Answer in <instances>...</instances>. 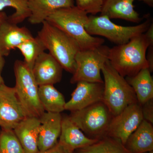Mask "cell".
Returning <instances> with one entry per match:
<instances>
[{"mask_svg":"<svg viewBox=\"0 0 153 153\" xmlns=\"http://www.w3.org/2000/svg\"><path fill=\"white\" fill-rule=\"evenodd\" d=\"M153 41L145 33L131 38L127 43L110 48L108 60L114 68L123 77L134 76L144 68L149 69L147 50Z\"/></svg>","mask_w":153,"mask_h":153,"instance_id":"obj_1","label":"cell"},{"mask_svg":"<svg viewBox=\"0 0 153 153\" xmlns=\"http://www.w3.org/2000/svg\"><path fill=\"white\" fill-rule=\"evenodd\" d=\"M87 14L74 6L55 11L46 21L74 39L80 50H87L98 47L105 42L103 38L93 37L86 32L85 27L88 20Z\"/></svg>","mask_w":153,"mask_h":153,"instance_id":"obj_2","label":"cell"},{"mask_svg":"<svg viewBox=\"0 0 153 153\" xmlns=\"http://www.w3.org/2000/svg\"><path fill=\"white\" fill-rule=\"evenodd\" d=\"M37 36L63 69L74 74L76 69L75 57L80 50L76 41L47 21L42 23Z\"/></svg>","mask_w":153,"mask_h":153,"instance_id":"obj_3","label":"cell"},{"mask_svg":"<svg viewBox=\"0 0 153 153\" xmlns=\"http://www.w3.org/2000/svg\"><path fill=\"white\" fill-rule=\"evenodd\" d=\"M101 71L104 77L102 101L114 116L130 105L137 103L133 88L112 67L109 60L105 63Z\"/></svg>","mask_w":153,"mask_h":153,"instance_id":"obj_4","label":"cell"},{"mask_svg":"<svg viewBox=\"0 0 153 153\" xmlns=\"http://www.w3.org/2000/svg\"><path fill=\"white\" fill-rule=\"evenodd\" d=\"M152 20L148 16L146 21L136 26H122L116 25L106 16H88L85 25L87 33L91 36H102L117 45L127 43L131 38L146 32Z\"/></svg>","mask_w":153,"mask_h":153,"instance_id":"obj_5","label":"cell"},{"mask_svg":"<svg viewBox=\"0 0 153 153\" xmlns=\"http://www.w3.org/2000/svg\"><path fill=\"white\" fill-rule=\"evenodd\" d=\"M14 71L16 81L14 88L26 116L40 118L45 111L39 100V86L32 69L24 61L17 60Z\"/></svg>","mask_w":153,"mask_h":153,"instance_id":"obj_6","label":"cell"},{"mask_svg":"<svg viewBox=\"0 0 153 153\" xmlns=\"http://www.w3.org/2000/svg\"><path fill=\"white\" fill-rule=\"evenodd\" d=\"M68 116L88 137L98 140L107 136L110 124L114 117L103 101L71 112Z\"/></svg>","mask_w":153,"mask_h":153,"instance_id":"obj_7","label":"cell"},{"mask_svg":"<svg viewBox=\"0 0 153 153\" xmlns=\"http://www.w3.org/2000/svg\"><path fill=\"white\" fill-rule=\"evenodd\" d=\"M110 49L102 44L93 49L79 51L75 57L76 69L70 82L75 84L86 81L103 83L100 71L108 60Z\"/></svg>","mask_w":153,"mask_h":153,"instance_id":"obj_8","label":"cell"},{"mask_svg":"<svg viewBox=\"0 0 153 153\" xmlns=\"http://www.w3.org/2000/svg\"><path fill=\"white\" fill-rule=\"evenodd\" d=\"M143 119L141 106L138 102L130 105L113 117L107 136L117 139L124 145Z\"/></svg>","mask_w":153,"mask_h":153,"instance_id":"obj_9","label":"cell"},{"mask_svg":"<svg viewBox=\"0 0 153 153\" xmlns=\"http://www.w3.org/2000/svg\"><path fill=\"white\" fill-rule=\"evenodd\" d=\"M14 87L0 85V127L13 130L26 117Z\"/></svg>","mask_w":153,"mask_h":153,"instance_id":"obj_10","label":"cell"},{"mask_svg":"<svg viewBox=\"0 0 153 153\" xmlns=\"http://www.w3.org/2000/svg\"><path fill=\"white\" fill-rule=\"evenodd\" d=\"M71 98L66 102L65 110L76 111L102 101L104 85L99 82L79 81L76 83Z\"/></svg>","mask_w":153,"mask_h":153,"instance_id":"obj_11","label":"cell"},{"mask_svg":"<svg viewBox=\"0 0 153 153\" xmlns=\"http://www.w3.org/2000/svg\"><path fill=\"white\" fill-rule=\"evenodd\" d=\"M59 139L58 144L65 152H74V151L86 147L98 141L85 135L68 116H62Z\"/></svg>","mask_w":153,"mask_h":153,"instance_id":"obj_12","label":"cell"},{"mask_svg":"<svg viewBox=\"0 0 153 153\" xmlns=\"http://www.w3.org/2000/svg\"><path fill=\"white\" fill-rule=\"evenodd\" d=\"M63 68L49 53L45 52L36 60L32 72L38 86L53 85L62 79Z\"/></svg>","mask_w":153,"mask_h":153,"instance_id":"obj_13","label":"cell"},{"mask_svg":"<svg viewBox=\"0 0 153 153\" xmlns=\"http://www.w3.org/2000/svg\"><path fill=\"white\" fill-rule=\"evenodd\" d=\"M40 118L41 125L38 139L39 151L47 150L58 143L61 133V113L45 111Z\"/></svg>","mask_w":153,"mask_h":153,"instance_id":"obj_14","label":"cell"},{"mask_svg":"<svg viewBox=\"0 0 153 153\" xmlns=\"http://www.w3.org/2000/svg\"><path fill=\"white\" fill-rule=\"evenodd\" d=\"M33 37L27 28L19 27L7 19L0 25V55L7 56L12 49Z\"/></svg>","mask_w":153,"mask_h":153,"instance_id":"obj_15","label":"cell"},{"mask_svg":"<svg viewBox=\"0 0 153 153\" xmlns=\"http://www.w3.org/2000/svg\"><path fill=\"white\" fill-rule=\"evenodd\" d=\"M40 125L39 118L26 117L14 129L25 153L39 152L38 139Z\"/></svg>","mask_w":153,"mask_h":153,"instance_id":"obj_16","label":"cell"},{"mask_svg":"<svg viewBox=\"0 0 153 153\" xmlns=\"http://www.w3.org/2000/svg\"><path fill=\"white\" fill-rule=\"evenodd\" d=\"M32 25L42 24L57 10L74 6V0H27Z\"/></svg>","mask_w":153,"mask_h":153,"instance_id":"obj_17","label":"cell"},{"mask_svg":"<svg viewBox=\"0 0 153 153\" xmlns=\"http://www.w3.org/2000/svg\"><path fill=\"white\" fill-rule=\"evenodd\" d=\"M135 0H103L101 15L110 19H121L139 23L142 19L134 8Z\"/></svg>","mask_w":153,"mask_h":153,"instance_id":"obj_18","label":"cell"},{"mask_svg":"<svg viewBox=\"0 0 153 153\" xmlns=\"http://www.w3.org/2000/svg\"><path fill=\"white\" fill-rule=\"evenodd\" d=\"M153 124L143 119L130 135L125 144L129 153H143L153 151Z\"/></svg>","mask_w":153,"mask_h":153,"instance_id":"obj_19","label":"cell"},{"mask_svg":"<svg viewBox=\"0 0 153 153\" xmlns=\"http://www.w3.org/2000/svg\"><path fill=\"white\" fill-rule=\"evenodd\" d=\"M126 79L133 88L140 105L153 99V77L149 68L142 69L134 76Z\"/></svg>","mask_w":153,"mask_h":153,"instance_id":"obj_20","label":"cell"},{"mask_svg":"<svg viewBox=\"0 0 153 153\" xmlns=\"http://www.w3.org/2000/svg\"><path fill=\"white\" fill-rule=\"evenodd\" d=\"M38 95L41 105L46 112L61 113L65 110L66 102L64 96L54 85L39 86Z\"/></svg>","mask_w":153,"mask_h":153,"instance_id":"obj_21","label":"cell"},{"mask_svg":"<svg viewBox=\"0 0 153 153\" xmlns=\"http://www.w3.org/2000/svg\"><path fill=\"white\" fill-rule=\"evenodd\" d=\"M76 153H129L119 140L106 136L93 144L76 150Z\"/></svg>","mask_w":153,"mask_h":153,"instance_id":"obj_22","label":"cell"},{"mask_svg":"<svg viewBox=\"0 0 153 153\" xmlns=\"http://www.w3.org/2000/svg\"><path fill=\"white\" fill-rule=\"evenodd\" d=\"M24 57V62L32 69L38 56L47 50L38 36L25 41L17 47Z\"/></svg>","mask_w":153,"mask_h":153,"instance_id":"obj_23","label":"cell"},{"mask_svg":"<svg viewBox=\"0 0 153 153\" xmlns=\"http://www.w3.org/2000/svg\"><path fill=\"white\" fill-rule=\"evenodd\" d=\"M8 7L15 10L13 14L8 16L7 20L11 23L18 25L30 16L27 0H0V11Z\"/></svg>","mask_w":153,"mask_h":153,"instance_id":"obj_24","label":"cell"},{"mask_svg":"<svg viewBox=\"0 0 153 153\" xmlns=\"http://www.w3.org/2000/svg\"><path fill=\"white\" fill-rule=\"evenodd\" d=\"M0 153H25L13 130L1 129Z\"/></svg>","mask_w":153,"mask_h":153,"instance_id":"obj_25","label":"cell"},{"mask_svg":"<svg viewBox=\"0 0 153 153\" xmlns=\"http://www.w3.org/2000/svg\"><path fill=\"white\" fill-rule=\"evenodd\" d=\"M76 7L87 14L95 16L101 13L103 0H75Z\"/></svg>","mask_w":153,"mask_h":153,"instance_id":"obj_26","label":"cell"},{"mask_svg":"<svg viewBox=\"0 0 153 153\" xmlns=\"http://www.w3.org/2000/svg\"><path fill=\"white\" fill-rule=\"evenodd\" d=\"M141 106L144 119L153 123V99L145 102Z\"/></svg>","mask_w":153,"mask_h":153,"instance_id":"obj_27","label":"cell"},{"mask_svg":"<svg viewBox=\"0 0 153 153\" xmlns=\"http://www.w3.org/2000/svg\"><path fill=\"white\" fill-rule=\"evenodd\" d=\"M37 153H66L63 150V149L61 148L60 145L58 144V143L56 146L53 147V148L46 151H42V152H39Z\"/></svg>","mask_w":153,"mask_h":153,"instance_id":"obj_28","label":"cell"},{"mask_svg":"<svg viewBox=\"0 0 153 153\" xmlns=\"http://www.w3.org/2000/svg\"><path fill=\"white\" fill-rule=\"evenodd\" d=\"M5 60L4 57L0 55V85L4 83V81L2 76V73L3 68L5 66Z\"/></svg>","mask_w":153,"mask_h":153,"instance_id":"obj_29","label":"cell"},{"mask_svg":"<svg viewBox=\"0 0 153 153\" xmlns=\"http://www.w3.org/2000/svg\"><path fill=\"white\" fill-rule=\"evenodd\" d=\"M8 16L5 12L0 11V25L5 22Z\"/></svg>","mask_w":153,"mask_h":153,"instance_id":"obj_30","label":"cell"},{"mask_svg":"<svg viewBox=\"0 0 153 153\" xmlns=\"http://www.w3.org/2000/svg\"><path fill=\"white\" fill-rule=\"evenodd\" d=\"M139 1H142L149 7H153V0H139Z\"/></svg>","mask_w":153,"mask_h":153,"instance_id":"obj_31","label":"cell"},{"mask_svg":"<svg viewBox=\"0 0 153 153\" xmlns=\"http://www.w3.org/2000/svg\"><path fill=\"white\" fill-rule=\"evenodd\" d=\"M143 153H153V151H151V152H145Z\"/></svg>","mask_w":153,"mask_h":153,"instance_id":"obj_32","label":"cell"},{"mask_svg":"<svg viewBox=\"0 0 153 153\" xmlns=\"http://www.w3.org/2000/svg\"><path fill=\"white\" fill-rule=\"evenodd\" d=\"M66 153H74V152H65Z\"/></svg>","mask_w":153,"mask_h":153,"instance_id":"obj_33","label":"cell"},{"mask_svg":"<svg viewBox=\"0 0 153 153\" xmlns=\"http://www.w3.org/2000/svg\"><path fill=\"white\" fill-rule=\"evenodd\" d=\"M0 131H1V129H0Z\"/></svg>","mask_w":153,"mask_h":153,"instance_id":"obj_34","label":"cell"}]
</instances>
